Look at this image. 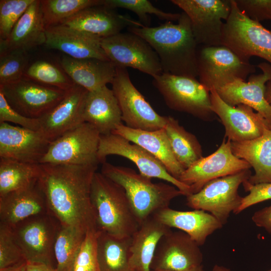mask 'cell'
I'll return each mask as SVG.
<instances>
[{
	"instance_id": "obj_12",
	"label": "cell",
	"mask_w": 271,
	"mask_h": 271,
	"mask_svg": "<svg viewBox=\"0 0 271 271\" xmlns=\"http://www.w3.org/2000/svg\"><path fill=\"white\" fill-rule=\"evenodd\" d=\"M122 121L133 129L153 131L164 128L167 116L158 114L132 83L126 68L116 67L111 83Z\"/></svg>"
},
{
	"instance_id": "obj_23",
	"label": "cell",
	"mask_w": 271,
	"mask_h": 271,
	"mask_svg": "<svg viewBox=\"0 0 271 271\" xmlns=\"http://www.w3.org/2000/svg\"><path fill=\"white\" fill-rule=\"evenodd\" d=\"M50 213L38 182L0 196V224L12 228L32 216Z\"/></svg>"
},
{
	"instance_id": "obj_37",
	"label": "cell",
	"mask_w": 271,
	"mask_h": 271,
	"mask_svg": "<svg viewBox=\"0 0 271 271\" xmlns=\"http://www.w3.org/2000/svg\"><path fill=\"white\" fill-rule=\"evenodd\" d=\"M24 77L64 90L69 89L75 84L60 63L45 60H37L29 64Z\"/></svg>"
},
{
	"instance_id": "obj_6",
	"label": "cell",
	"mask_w": 271,
	"mask_h": 271,
	"mask_svg": "<svg viewBox=\"0 0 271 271\" xmlns=\"http://www.w3.org/2000/svg\"><path fill=\"white\" fill-rule=\"evenodd\" d=\"M153 84L171 109L206 121L215 116L210 91L196 78L163 73L153 77Z\"/></svg>"
},
{
	"instance_id": "obj_32",
	"label": "cell",
	"mask_w": 271,
	"mask_h": 271,
	"mask_svg": "<svg viewBox=\"0 0 271 271\" xmlns=\"http://www.w3.org/2000/svg\"><path fill=\"white\" fill-rule=\"evenodd\" d=\"M131 237L118 238L98 231L97 253L100 271H131Z\"/></svg>"
},
{
	"instance_id": "obj_42",
	"label": "cell",
	"mask_w": 271,
	"mask_h": 271,
	"mask_svg": "<svg viewBox=\"0 0 271 271\" xmlns=\"http://www.w3.org/2000/svg\"><path fill=\"white\" fill-rule=\"evenodd\" d=\"M26 260L9 226L0 224V268Z\"/></svg>"
},
{
	"instance_id": "obj_38",
	"label": "cell",
	"mask_w": 271,
	"mask_h": 271,
	"mask_svg": "<svg viewBox=\"0 0 271 271\" xmlns=\"http://www.w3.org/2000/svg\"><path fill=\"white\" fill-rule=\"evenodd\" d=\"M102 6L111 9L122 8L134 13L146 26H149L150 17L154 15L166 21H178L181 13H167L155 7L148 0H103Z\"/></svg>"
},
{
	"instance_id": "obj_36",
	"label": "cell",
	"mask_w": 271,
	"mask_h": 271,
	"mask_svg": "<svg viewBox=\"0 0 271 271\" xmlns=\"http://www.w3.org/2000/svg\"><path fill=\"white\" fill-rule=\"evenodd\" d=\"M102 4L103 0H41L46 28L62 25L81 11Z\"/></svg>"
},
{
	"instance_id": "obj_41",
	"label": "cell",
	"mask_w": 271,
	"mask_h": 271,
	"mask_svg": "<svg viewBox=\"0 0 271 271\" xmlns=\"http://www.w3.org/2000/svg\"><path fill=\"white\" fill-rule=\"evenodd\" d=\"M98 231L86 233L76 257L73 271H100L97 253Z\"/></svg>"
},
{
	"instance_id": "obj_46",
	"label": "cell",
	"mask_w": 271,
	"mask_h": 271,
	"mask_svg": "<svg viewBox=\"0 0 271 271\" xmlns=\"http://www.w3.org/2000/svg\"><path fill=\"white\" fill-rule=\"evenodd\" d=\"M251 220L256 226L271 235V205L255 211Z\"/></svg>"
},
{
	"instance_id": "obj_50",
	"label": "cell",
	"mask_w": 271,
	"mask_h": 271,
	"mask_svg": "<svg viewBox=\"0 0 271 271\" xmlns=\"http://www.w3.org/2000/svg\"><path fill=\"white\" fill-rule=\"evenodd\" d=\"M152 271H205L204 269L203 265H200L194 267L193 268L184 270H152Z\"/></svg>"
},
{
	"instance_id": "obj_22",
	"label": "cell",
	"mask_w": 271,
	"mask_h": 271,
	"mask_svg": "<svg viewBox=\"0 0 271 271\" xmlns=\"http://www.w3.org/2000/svg\"><path fill=\"white\" fill-rule=\"evenodd\" d=\"M45 45L76 59L96 58L109 61L101 47L102 38L59 25L46 28Z\"/></svg>"
},
{
	"instance_id": "obj_35",
	"label": "cell",
	"mask_w": 271,
	"mask_h": 271,
	"mask_svg": "<svg viewBox=\"0 0 271 271\" xmlns=\"http://www.w3.org/2000/svg\"><path fill=\"white\" fill-rule=\"evenodd\" d=\"M86 234L78 228L61 225L54 247L57 271H73Z\"/></svg>"
},
{
	"instance_id": "obj_24",
	"label": "cell",
	"mask_w": 271,
	"mask_h": 271,
	"mask_svg": "<svg viewBox=\"0 0 271 271\" xmlns=\"http://www.w3.org/2000/svg\"><path fill=\"white\" fill-rule=\"evenodd\" d=\"M46 26L41 0H34L16 24L8 37L0 39V55L16 50L26 51L45 44Z\"/></svg>"
},
{
	"instance_id": "obj_18",
	"label": "cell",
	"mask_w": 271,
	"mask_h": 271,
	"mask_svg": "<svg viewBox=\"0 0 271 271\" xmlns=\"http://www.w3.org/2000/svg\"><path fill=\"white\" fill-rule=\"evenodd\" d=\"M200 246L187 233L172 230L159 242L151 264L152 270H184L201 265Z\"/></svg>"
},
{
	"instance_id": "obj_14",
	"label": "cell",
	"mask_w": 271,
	"mask_h": 271,
	"mask_svg": "<svg viewBox=\"0 0 271 271\" xmlns=\"http://www.w3.org/2000/svg\"><path fill=\"white\" fill-rule=\"evenodd\" d=\"M109 155L129 160L136 165L141 174L166 181L177 187L186 197L192 194L190 187L170 175L163 164L151 154L120 135L111 133L100 136L98 151L100 164L106 162V157Z\"/></svg>"
},
{
	"instance_id": "obj_40",
	"label": "cell",
	"mask_w": 271,
	"mask_h": 271,
	"mask_svg": "<svg viewBox=\"0 0 271 271\" xmlns=\"http://www.w3.org/2000/svg\"><path fill=\"white\" fill-rule=\"evenodd\" d=\"M34 0L0 1V39H7Z\"/></svg>"
},
{
	"instance_id": "obj_48",
	"label": "cell",
	"mask_w": 271,
	"mask_h": 271,
	"mask_svg": "<svg viewBox=\"0 0 271 271\" xmlns=\"http://www.w3.org/2000/svg\"><path fill=\"white\" fill-rule=\"evenodd\" d=\"M27 265V260H24L12 265L0 268V271H26Z\"/></svg>"
},
{
	"instance_id": "obj_16",
	"label": "cell",
	"mask_w": 271,
	"mask_h": 271,
	"mask_svg": "<svg viewBox=\"0 0 271 271\" xmlns=\"http://www.w3.org/2000/svg\"><path fill=\"white\" fill-rule=\"evenodd\" d=\"M231 142L224 138L213 153L202 157L184 171L179 180L190 187L192 194L198 192L211 180L251 168L246 161L233 154Z\"/></svg>"
},
{
	"instance_id": "obj_49",
	"label": "cell",
	"mask_w": 271,
	"mask_h": 271,
	"mask_svg": "<svg viewBox=\"0 0 271 271\" xmlns=\"http://www.w3.org/2000/svg\"><path fill=\"white\" fill-rule=\"evenodd\" d=\"M265 98L271 105V80L268 81L265 85Z\"/></svg>"
},
{
	"instance_id": "obj_13",
	"label": "cell",
	"mask_w": 271,
	"mask_h": 271,
	"mask_svg": "<svg viewBox=\"0 0 271 271\" xmlns=\"http://www.w3.org/2000/svg\"><path fill=\"white\" fill-rule=\"evenodd\" d=\"M101 47L116 67H130L153 77L163 73L159 58L142 37L130 32L102 38Z\"/></svg>"
},
{
	"instance_id": "obj_47",
	"label": "cell",
	"mask_w": 271,
	"mask_h": 271,
	"mask_svg": "<svg viewBox=\"0 0 271 271\" xmlns=\"http://www.w3.org/2000/svg\"><path fill=\"white\" fill-rule=\"evenodd\" d=\"M26 271H57L52 265L42 263L27 262Z\"/></svg>"
},
{
	"instance_id": "obj_28",
	"label": "cell",
	"mask_w": 271,
	"mask_h": 271,
	"mask_svg": "<svg viewBox=\"0 0 271 271\" xmlns=\"http://www.w3.org/2000/svg\"><path fill=\"white\" fill-rule=\"evenodd\" d=\"M112 133L145 149L163 164L170 175L179 180L185 169L176 159L164 128L148 131L131 128L121 123Z\"/></svg>"
},
{
	"instance_id": "obj_5",
	"label": "cell",
	"mask_w": 271,
	"mask_h": 271,
	"mask_svg": "<svg viewBox=\"0 0 271 271\" xmlns=\"http://www.w3.org/2000/svg\"><path fill=\"white\" fill-rule=\"evenodd\" d=\"M231 12L225 22L222 45L234 52L243 60L252 56L265 59L271 65V31L246 16L230 0Z\"/></svg>"
},
{
	"instance_id": "obj_1",
	"label": "cell",
	"mask_w": 271,
	"mask_h": 271,
	"mask_svg": "<svg viewBox=\"0 0 271 271\" xmlns=\"http://www.w3.org/2000/svg\"><path fill=\"white\" fill-rule=\"evenodd\" d=\"M96 166L40 164L38 184L50 213L62 226L98 231L90 199Z\"/></svg>"
},
{
	"instance_id": "obj_29",
	"label": "cell",
	"mask_w": 271,
	"mask_h": 271,
	"mask_svg": "<svg viewBox=\"0 0 271 271\" xmlns=\"http://www.w3.org/2000/svg\"><path fill=\"white\" fill-rule=\"evenodd\" d=\"M59 63L75 84L88 91L111 84L116 73L111 61L96 58L76 59L64 55Z\"/></svg>"
},
{
	"instance_id": "obj_33",
	"label": "cell",
	"mask_w": 271,
	"mask_h": 271,
	"mask_svg": "<svg viewBox=\"0 0 271 271\" xmlns=\"http://www.w3.org/2000/svg\"><path fill=\"white\" fill-rule=\"evenodd\" d=\"M164 128L173 153L185 170L203 157L202 147L196 136L186 130L177 119L167 116Z\"/></svg>"
},
{
	"instance_id": "obj_9",
	"label": "cell",
	"mask_w": 271,
	"mask_h": 271,
	"mask_svg": "<svg viewBox=\"0 0 271 271\" xmlns=\"http://www.w3.org/2000/svg\"><path fill=\"white\" fill-rule=\"evenodd\" d=\"M61 224L51 213L32 216L11 228L27 262L56 268L54 247Z\"/></svg>"
},
{
	"instance_id": "obj_31",
	"label": "cell",
	"mask_w": 271,
	"mask_h": 271,
	"mask_svg": "<svg viewBox=\"0 0 271 271\" xmlns=\"http://www.w3.org/2000/svg\"><path fill=\"white\" fill-rule=\"evenodd\" d=\"M231 146L233 154L246 161L254 170L247 180L249 183H271V129L251 140L231 142Z\"/></svg>"
},
{
	"instance_id": "obj_3",
	"label": "cell",
	"mask_w": 271,
	"mask_h": 271,
	"mask_svg": "<svg viewBox=\"0 0 271 271\" xmlns=\"http://www.w3.org/2000/svg\"><path fill=\"white\" fill-rule=\"evenodd\" d=\"M90 199L98 231L111 236L131 237L140 223L124 189L101 172L93 176Z\"/></svg>"
},
{
	"instance_id": "obj_45",
	"label": "cell",
	"mask_w": 271,
	"mask_h": 271,
	"mask_svg": "<svg viewBox=\"0 0 271 271\" xmlns=\"http://www.w3.org/2000/svg\"><path fill=\"white\" fill-rule=\"evenodd\" d=\"M238 9L250 19L271 20V0H235Z\"/></svg>"
},
{
	"instance_id": "obj_10",
	"label": "cell",
	"mask_w": 271,
	"mask_h": 271,
	"mask_svg": "<svg viewBox=\"0 0 271 271\" xmlns=\"http://www.w3.org/2000/svg\"><path fill=\"white\" fill-rule=\"evenodd\" d=\"M100 136L85 122L51 142L40 164L98 166Z\"/></svg>"
},
{
	"instance_id": "obj_26",
	"label": "cell",
	"mask_w": 271,
	"mask_h": 271,
	"mask_svg": "<svg viewBox=\"0 0 271 271\" xmlns=\"http://www.w3.org/2000/svg\"><path fill=\"white\" fill-rule=\"evenodd\" d=\"M138 22L113 9L97 6L81 11L62 25L103 38L121 32L126 27L137 25Z\"/></svg>"
},
{
	"instance_id": "obj_8",
	"label": "cell",
	"mask_w": 271,
	"mask_h": 271,
	"mask_svg": "<svg viewBox=\"0 0 271 271\" xmlns=\"http://www.w3.org/2000/svg\"><path fill=\"white\" fill-rule=\"evenodd\" d=\"M251 176L250 170L246 169L211 180L198 192L186 196V204L210 213L224 225L241 204L243 197L238 192L239 186Z\"/></svg>"
},
{
	"instance_id": "obj_2",
	"label": "cell",
	"mask_w": 271,
	"mask_h": 271,
	"mask_svg": "<svg viewBox=\"0 0 271 271\" xmlns=\"http://www.w3.org/2000/svg\"><path fill=\"white\" fill-rule=\"evenodd\" d=\"M129 32L144 39L157 54L163 73L191 78L198 77L197 45L191 22L184 12L177 24L166 21L156 27L137 25L128 27Z\"/></svg>"
},
{
	"instance_id": "obj_21",
	"label": "cell",
	"mask_w": 271,
	"mask_h": 271,
	"mask_svg": "<svg viewBox=\"0 0 271 271\" xmlns=\"http://www.w3.org/2000/svg\"><path fill=\"white\" fill-rule=\"evenodd\" d=\"M88 92L75 84L55 107L38 118L39 131L48 140L51 142L85 122L84 107Z\"/></svg>"
},
{
	"instance_id": "obj_44",
	"label": "cell",
	"mask_w": 271,
	"mask_h": 271,
	"mask_svg": "<svg viewBox=\"0 0 271 271\" xmlns=\"http://www.w3.org/2000/svg\"><path fill=\"white\" fill-rule=\"evenodd\" d=\"M242 185L249 194L243 197L241 204L235 214H238L247 208L264 201L271 199V183L252 185L245 181Z\"/></svg>"
},
{
	"instance_id": "obj_34",
	"label": "cell",
	"mask_w": 271,
	"mask_h": 271,
	"mask_svg": "<svg viewBox=\"0 0 271 271\" xmlns=\"http://www.w3.org/2000/svg\"><path fill=\"white\" fill-rule=\"evenodd\" d=\"M40 164L0 158V196L28 188L38 181Z\"/></svg>"
},
{
	"instance_id": "obj_7",
	"label": "cell",
	"mask_w": 271,
	"mask_h": 271,
	"mask_svg": "<svg viewBox=\"0 0 271 271\" xmlns=\"http://www.w3.org/2000/svg\"><path fill=\"white\" fill-rule=\"evenodd\" d=\"M200 46L197 50L198 77L209 91L236 80H245L256 71L254 65L225 45Z\"/></svg>"
},
{
	"instance_id": "obj_17",
	"label": "cell",
	"mask_w": 271,
	"mask_h": 271,
	"mask_svg": "<svg viewBox=\"0 0 271 271\" xmlns=\"http://www.w3.org/2000/svg\"><path fill=\"white\" fill-rule=\"evenodd\" d=\"M210 94L212 110L224 126V138L231 142L251 140L270 129L265 119L250 106L243 104L230 106L220 97L214 88L210 90Z\"/></svg>"
},
{
	"instance_id": "obj_20",
	"label": "cell",
	"mask_w": 271,
	"mask_h": 271,
	"mask_svg": "<svg viewBox=\"0 0 271 271\" xmlns=\"http://www.w3.org/2000/svg\"><path fill=\"white\" fill-rule=\"evenodd\" d=\"M50 143L39 130L0 122V158L39 164Z\"/></svg>"
},
{
	"instance_id": "obj_11",
	"label": "cell",
	"mask_w": 271,
	"mask_h": 271,
	"mask_svg": "<svg viewBox=\"0 0 271 271\" xmlns=\"http://www.w3.org/2000/svg\"><path fill=\"white\" fill-rule=\"evenodd\" d=\"M190 19L198 46L222 45L223 29L231 12L230 0H172Z\"/></svg>"
},
{
	"instance_id": "obj_52",
	"label": "cell",
	"mask_w": 271,
	"mask_h": 271,
	"mask_svg": "<svg viewBox=\"0 0 271 271\" xmlns=\"http://www.w3.org/2000/svg\"><path fill=\"white\" fill-rule=\"evenodd\" d=\"M267 271H271V268H270V269H268V270H267Z\"/></svg>"
},
{
	"instance_id": "obj_39",
	"label": "cell",
	"mask_w": 271,
	"mask_h": 271,
	"mask_svg": "<svg viewBox=\"0 0 271 271\" xmlns=\"http://www.w3.org/2000/svg\"><path fill=\"white\" fill-rule=\"evenodd\" d=\"M28 51L16 50L0 55V85L24 77L29 65Z\"/></svg>"
},
{
	"instance_id": "obj_15",
	"label": "cell",
	"mask_w": 271,
	"mask_h": 271,
	"mask_svg": "<svg viewBox=\"0 0 271 271\" xmlns=\"http://www.w3.org/2000/svg\"><path fill=\"white\" fill-rule=\"evenodd\" d=\"M66 91L25 77L0 85V92L8 103L32 118H39L48 113L63 99Z\"/></svg>"
},
{
	"instance_id": "obj_43",
	"label": "cell",
	"mask_w": 271,
	"mask_h": 271,
	"mask_svg": "<svg viewBox=\"0 0 271 271\" xmlns=\"http://www.w3.org/2000/svg\"><path fill=\"white\" fill-rule=\"evenodd\" d=\"M13 122L20 126L34 130H40L38 118L25 116L15 110L0 92V122Z\"/></svg>"
},
{
	"instance_id": "obj_30",
	"label": "cell",
	"mask_w": 271,
	"mask_h": 271,
	"mask_svg": "<svg viewBox=\"0 0 271 271\" xmlns=\"http://www.w3.org/2000/svg\"><path fill=\"white\" fill-rule=\"evenodd\" d=\"M172 231L153 215L145 219L131 236L129 265L131 271H152L151 266L161 238Z\"/></svg>"
},
{
	"instance_id": "obj_25",
	"label": "cell",
	"mask_w": 271,
	"mask_h": 271,
	"mask_svg": "<svg viewBox=\"0 0 271 271\" xmlns=\"http://www.w3.org/2000/svg\"><path fill=\"white\" fill-rule=\"evenodd\" d=\"M153 216L170 228L185 232L200 246L204 244L209 236L223 226L212 214L202 210L179 211L168 207L157 211Z\"/></svg>"
},
{
	"instance_id": "obj_27",
	"label": "cell",
	"mask_w": 271,
	"mask_h": 271,
	"mask_svg": "<svg viewBox=\"0 0 271 271\" xmlns=\"http://www.w3.org/2000/svg\"><path fill=\"white\" fill-rule=\"evenodd\" d=\"M84 119L100 135L111 133L122 123L121 112L112 89L104 86L88 91L84 103Z\"/></svg>"
},
{
	"instance_id": "obj_4",
	"label": "cell",
	"mask_w": 271,
	"mask_h": 271,
	"mask_svg": "<svg viewBox=\"0 0 271 271\" xmlns=\"http://www.w3.org/2000/svg\"><path fill=\"white\" fill-rule=\"evenodd\" d=\"M100 172L124 189L140 224L157 211L169 207L174 198L184 196L174 185L153 183L151 178L128 167L105 162Z\"/></svg>"
},
{
	"instance_id": "obj_19",
	"label": "cell",
	"mask_w": 271,
	"mask_h": 271,
	"mask_svg": "<svg viewBox=\"0 0 271 271\" xmlns=\"http://www.w3.org/2000/svg\"><path fill=\"white\" fill-rule=\"evenodd\" d=\"M257 67L262 73L250 75L247 81L236 80L216 90L230 106L243 104L253 108L265 119L271 129V105L265 98L266 83L271 80V65L262 62Z\"/></svg>"
},
{
	"instance_id": "obj_51",
	"label": "cell",
	"mask_w": 271,
	"mask_h": 271,
	"mask_svg": "<svg viewBox=\"0 0 271 271\" xmlns=\"http://www.w3.org/2000/svg\"><path fill=\"white\" fill-rule=\"evenodd\" d=\"M212 271H231L229 268L221 265L215 264Z\"/></svg>"
}]
</instances>
